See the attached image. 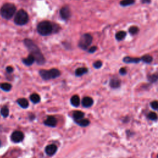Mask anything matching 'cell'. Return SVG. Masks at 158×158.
<instances>
[{
  "instance_id": "1",
  "label": "cell",
  "mask_w": 158,
  "mask_h": 158,
  "mask_svg": "<svg viewBox=\"0 0 158 158\" xmlns=\"http://www.w3.org/2000/svg\"><path fill=\"white\" fill-rule=\"evenodd\" d=\"M24 44L27 46L29 51L31 53L30 54L35 58V61L38 64L42 65L45 64V59L41 53V51H40L39 48L35 45L34 42L32 41L31 40L25 39L24 40Z\"/></svg>"
},
{
  "instance_id": "2",
  "label": "cell",
  "mask_w": 158,
  "mask_h": 158,
  "mask_svg": "<svg viewBox=\"0 0 158 158\" xmlns=\"http://www.w3.org/2000/svg\"><path fill=\"white\" fill-rule=\"evenodd\" d=\"M16 11V8L11 3H6L0 9V14L6 19H11Z\"/></svg>"
},
{
  "instance_id": "3",
  "label": "cell",
  "mask_w": 158,
  "mask_h": 158,
  "mask_svg": "<svg viewBox=\"0 0 158 158\" xmlns=\"http://www.w3.org/2000/svg\"><path fill=\"white\" fill-rule=\"evenodd\" d=\"M53 26L49 21H43L39 23L37 26V31L40 35L46 36L51 34L53 30Z\"/></svg>"
},
{
  "instance_id": "4",
  "label": "cell",
  "mask_w": 158,
  "mask_h": 158,
  "mask_svg": "<svg viewBox=\"0 0 158 158\" xmlns=\"http://www.w3.org/2000/svg\"><path fill=\"white\" fill-rule=\"evenodd\" d=\"M40 75L44 80H50L56 79L61 75V72L58 69H52L50 70H40Z\"/></svg>"
},
{
  "instance_id": "5",
  "label": "cell",
  "mask_w": 158,
  "mask_h": 158,
  "mask_svg": "<svg viewBox=\"0 0 158 158\" xmlns=\"http://www.w3.org/2000/svg\"><path fill=\"white\" fill-rule=\"evenodd\" d=\"M28 21V16L27 13L23 9L18 11L14 17V22L17 25H24L26 24Z\"/></svg>"
},
{
  "instance_id": "6",
  "label": "cell",
  "mask_w": 158,
  "mask_h": 158,
  "mask_svg": "<svg viewBox=\"0 0 158 158\" xmlns=\"http://www.w3.org/2000/svg\"><path fill=\"white\" fill-rule=\"evenodd\" d=\"M93 38L91 35L89 34H85L83 35L79 42V46L82 50H87L88 47H89L92 43Z\"/></svg>"
},
{
  "instance_id": "7",
  "label": "cell",
  "mask_w": 158,
  "mask_h": 158,
  "mask_svg": "<svg viewBox=\"0 0 158 158\" xmlns=\"http://www.w3.org/2000/svg\"><path fill=\"white\" fill-rule=\"evenodd\" d=\"M11 140L14 143H19L23 140L24 135L22 132L20 131L14 132L11 135Z\"/></svg>"
},
{
  "instance_id": "8",
  "label": "cell",
  "mask_w": 158,
  "mask_h": 158,
  "mask_svg": "<svg viewBox=\"0 0 158 158\" xmlns=\"http://www.w3.org/2000/svg\"><path fill=\"white\" fill-rule=\"evenodd\" d=\"M71 11H70V9L67 6L63 7L60 10V15L62 19L67 20L71 17Z\"/></svg>"
},
{
  "instance_id": "9",
  "label": "cell",
  "mask_w": 158,
  "mask_h": 158,
  "mask_svg": "<svg viewBox=\"0 0 158 158\" xmlns=\"http://www.w3.org/2000/svg\"><path fill=\"white\" fill-rule=\"evenodd\" d=\"M46 126H49V127H55L57 124V120L56 119L55 117L53 116H49L47 117V119L45 120L44 122Z\"/></svg>"
},
{
  "instance_id": "10",
  "label": "cell",
  "mask_w": 158,
  "mask_h": 158,
  "mask_svg": "<svg viewBox=\"0 0 158 158\" xmlns=\"http://www.w3.org/2000/svg\"><path fill=\"white\" fill-rule=\"evenodd\" d=\"M120 84H121L120 80L118 78H117V77H113V78L111 79V80H110V82H109L110 87L114 89H118V88L120 87Z\"/></svg>"
},
{
  "instance_id": "11",
  "label": "cell",
  "mask_w": 158,
  "mask_h": 158,
  "mask_svg": "<svg viewBox=\"0 0 158 158\" xmlns=\"http://www.w3.org/2000/svg\"><path fill=\"white\" fill-rule=\"evenodd\" d=\"M57 146L55 145H50L45 148V152L48 156H53L56 152Z\"/></svg>"
},
{
  "instance_id": "12",
  "label": "cell",
  "mask_w": 158,
  "mask_h": 158,
  "mask_svg": "<svg viewBox=\"0 0 158 158\" xmlns=\"http://www.w3.org/2000/svg\"><path fill=\"white\" fill-rule=\"evenodd\" d=\"M82 104L83 107L85 108H90L93 104V100L91 98L87 97L83 98Z\"/></svg>"
},
{
  "instance_id": "13",
  "label": "cell",
  "mask_w": 158,
  "mask_h": 158,
  "mask_svg": "<svg viewBox=\"0 0 158 158\" xmlns=\"http://www.w3.org/2000/svg\"><path fill=\"white\" fill-rule=\"evenodd\" d=\"M141 61V58L139 59L138 58H132L130 56H126L123 59V61L124 62H126V63H128V64L139 63Z\"/></svg>"
},
{
  "instance_id": "14",
  "label": "cell",
  "mask_w": 158,
  "mask_h": 158,
  "mask_svg": "<svg viewBox=\"0 0 158 158\" xmlns=\"http://www.w3.org/2000/svg\"><path fill=\"white\" fill-rule=\"evenodd\" d=\"M22 61L26 65H31L35 61V59L32 54H30L27 58L23 59Z\"/></svg>"
},
{
  "instance_id": "15",
  "label": "cell",
  "mask_w": 158,
  "mask_h": 158,
  "mask_svg": "<svg viewBox=\"0 0 158 158\" xmlns=\"http://www.w3.org/2000/svg\"><path fill=\"white\" fill-rule=\"evenodd\" d=\"M71 102L72 106H75V107H78L80 102V98L78 95H73L71 99Z\"/></svg>"
},
{
  "instance_id": "16",
  "label": "cell",
  "mask_w": 158,
  "mask_h": 158,
  "mask_svg": "<svg viewBox=\"0 0 158 158\" xmlns=\"http://www.w3.org/2000/svg\"><path fill=\"white\" fill-rule=\"evenodd\" d=\"M17 102L21 108L25 109L28 107V101L25 98H20Z\"/></svg>"
},
{
  "instance_id": "17",
  "label": "cell",
  "mask_w": 158,
  "mask_h": 158,
  "mask_svg": "<svg viewBox=\"0 0 158 158\" xmlns=\"http://www.w3.org/2000/svg\"><path fill=\"white\" fill-rule=\"evenodd\" d=\"M84 113L80 111H74L73 113V117L75 120H79L80 119H82L84 117Z\"/></svg>"
},
{
  "instance_id": "18",
  "label": "cell",
  "mask_w": 158,
  "mask_h": 158,
  "mask_svg": "<svg viewBox=\"0 0 158 158\" xmlns=\"http://www.w3.org/2000/svg\"><path fill=\"white\" fill-rule=\"evenodd\" d=\"M127 35V33L125 31H119L116 33V38L118 41H121L125 38Z\"/></svg>"
},
{
  "instance_id": "19",
  "label": "cell",
  "mask_w": 158,
  "mask_h": 158,
  "mask_svg": "<svg viewBox=\"0 0 158 158\" xmlns=\"http://www.w3.org/2000/svg\"><path fill=\"white\" fill-rule=\"evenodd\" d=\"M88 72V69L85 67H80L76 69L75 71V75L78 77L82 76L85 74V73Z\"/></svg>"
},
{
  "instance_id": "20",
  "label": "cell",
  "mask_w": 158,
  "mask_h": 158,
  "mask_svg": "<svg viewBox=\"0 0 158 158\" xmlns=\"http://www.w3.org/2000/svg\"><path fill=\"white\" fill-rule=\"evenodd\" d=\"M75 122L77 124H79V126H82V127H87L89 126L90 123L89 120L85 119H80L79 120H75Z\"/></svg>"
},
{
  "instance_id": "21",
  "label": "cell",
  "mask_w": 158,
  "mask_h": 158,
  "mask_svg": "<svg viewBox=\"0 0 158 158\" xmlns=\"http://www.w3.org/2000/svg\"><path fill=\"white\" fill-rule=\"evenodd\" d=\"M141 60L142 62H145L146 64H149L153 61V58L151 56H150L149 54H145L144 56H143L141 58Z\"/></svg>"
},
{
  "instance_id": "22",
  "label": "cell",
  "mask_w": 158,
  "mask_h": 158,
  "mask_svg": "<svg viewBox=\"0 0 158 158\" xmlns=\"http://www.w3.org/2000/svg\"><path fill=\"white\" fill-rule=\"evenodd\" d=\"M135 2V0H122L120 2V5L123 7H126L134 5Z\"/></svg>"
},
{
  "instance_id": "23",
  "label": "cell",
  "mask_w": 158,
  "mask_h": 158,
  "mask_svg": "<svg viewBox=\"0 0 158 158\" xmlns=\"http://www.w3.org/2000/svg\"><path fill=\"white\" fill-rule=\"evenodd\" d=\"M30 99L32 102H34L35 104L38 103V102L40 101V97L38 94L36 93H34L30 95Z\"/></svg>"
},
{
  "instance_id": "24",
  "label": "cell",
  "mask_w": 158,
  "mask_h": 158,
  "mask_svg": "<svg viewBox=\"0 0 158 158\" xmlns=\"http://www.w3.org/2000/svg\"><path fill=\"white\" fill-rule=\"evenodd\" d=\"M0 88L4 91H9L12 89V85L8 83H3L0 84Z\"/></svg>"
},
{
  "instance_id": "25",
  "label": "cell",
  "mask_w": 158,
  "mask_h": 158,
  "mask_svg": "<svg viewBox=\"0 0 158 158\" xmlns=\"http://www.w3.org/2000/svg\"><path fill=\"white\" fill-rule=\"evenodd\" d=\"M148 79L151 83H156L158 82V74L155 73V74L149 75L148 76Z\"/></svg>"
},
{
  "instance_id": "26",
  "label": "cell",
  "mask_w": 158,
  "mask_h": 158,
  "mask_svg": "<svg viewBox=\"0 0 158 158\" xmlns=\"http://www.w3.org/2000/svg\"><path fill=\"white\" fill-rule=\"evenodd\" d=\"M9 109L6 106H4L1 109V114L4 117H7L9 116Z\"/></svg>"
},
{
  "instance_id": "27",
  "label": "cell",
  "mask_w": 158,
  "mask_h": 158,
  "mask_svg": "<svg viewBox=\"0 0 158 158\" xmlns=\"http://www.w3.org/2000/svg\"><path fill=\"white\" fill-rule=\"evenodd\" d=\"M138 31H139V28L136 26H132L129 28V29H128V32H129L130 34L133 35L138 34Z\"/></svg>"
},
{
  "instance_id": "28",
  "label": "cell",
  "mask_w": 158,
  "mask_h": 158,
  "mask_svg": "<svg viewBox=\"0 0 158 158\" xmlns=\"http://www.w3.org/2000/svg\"><path fill=\"white\" fill-rule=\"evenodd\" d=\"M148 117L151 120H156L157 119V115L156 112H150L148 114Z\"/></svg>"
},
{
  "instance_id": "29",
  "label": "cell",
  "mask_w": 158,
  "mask_h": 158,
  "mask_svg": "<svg viewBox=\"0 0 158 158\" xmlns=\"http://www.w3.org/2000/svg\"><path fill=\"white\" fill-rule=\"evenodd\" d=\"M151 107L154 110H158V101H154L151 102Z\"/></svg>"
},
{
  "instance_id": "30",
  "label": "cell",
  "mask_w": 158,
  "mask_h": 158,
  "mask_svg": "<svg viewBox=\"0 0 158 158\" xmlns=\"http://www.w3.org/2000/svg\"><path fill=\"white\" fill-rule=\"evenodd\" d=\"M102 65V62L100 61H96L95 62H94V64H93V67L95 68V69H100L101 67V66Z\"/></svg>"
},
{
  "instance_id": "31",
  "label": "cell",
  "mask_w": 158,
  "mask_h": 158,
  "mask_svg": "<svg viewBox=\"0 0 158 158\" xmlns=\"http://www.w3.org/2000/svg\"><path fill=\"white\" fill-rule=\"evenodd\" d=\"M127 69L125 68V67H122V68H121L120 70H119V73H120V75H126V73H127Z\"/></svg>"
},
{
  "instance_id": "32",
  "label": "cell",
  "mask_w": 158,
  "mask_h": 158,
  "mask_svg": "<svg viewBox=\"0 0 158 158\" xmlns=\"http://www.w3.org/2000/svg\"><path fill=\"white\" fill-rule=\"evenodd\" d=\"M97 46H92V47H91L90 48L89 52L90 53H93L95 52V51H97Z\"/></svg>"
},
{
  "instance_id": "33",
  "label": "cell",
  "mask_w": 158,
  "mask_h": 158,
  "mask_svg": "<svg viewBox=\"0 0 158 158\" xmlns=\"http://www.w3.org/2000/svg\"><path fill=\"white\" fill-rule=\"evenodd\" d=\"M13 70H14L13 68L12 67H11V66H8V67H7V68H6V71L8 73L13 72Z\"/></svg>"
},
{
  "instance_id": "34",
  "label": "cell",
  "mask_w": 158,
  "mask_h": 158,
  "mask_svg": "<svg viewBox=\"0 0 158 158\" xmlns=\"http://www.w3.org/2000/svg\"><path fill=\"white\" fill-rule=\"evenodd\" d=\"M142 3H150L151 0H141Z\"/></svg>"
},
{
  "instance_id": "35",
  "label": "cell",
  "mask_w": 158,
  "mask_h": 158,
  "mask_svg": "<svg viewBox=\"0 0 158 158\" xmlns=\"http://www.w3.org/2000/svg\"><path fill=\"white\" fill-rule=\"evenodd\" d=\"M1 142L0 141V146H1Z\"/></svg>"
},
{
  "instance_id": "36",
  "label": "cell",
  "mask_w": 158,
  "mask_h": 158,
  "mask_svg": "<svg viewBox=\"0 0 158 158\" xmlns=\"http://www.w3.org/2000/svg\"><path fill=\"white\" fill-rule=\"evenodd\" d=\"M157 158H158V155H157Z\"/></svg>"
}]
</instances>
